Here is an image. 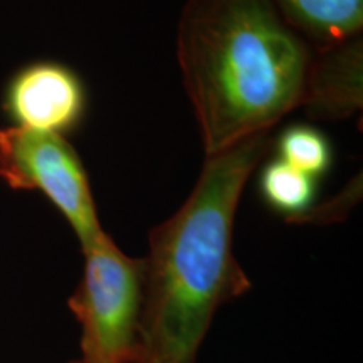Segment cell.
I'll list each match as a JSON object with an SVG mask.
<instances>
[{
	"label": "cell",
	"mask_w": 363,
	"mask_h": 363,
	"mask_svg": "<svg viewBox=\"0 0 363 363\" xmlns=\"http://www.w3.org/2000/svg\"><path fill=\"white\" fill-rule=\"evenodd\" d=\"M271 148L264 131L207 155L187 201L152 229L135 363H195L217 310L251 289L234 256V219Z\"/></svg>",
	"instance_id": "1"
},
{
	"label": "cell",
	"mask_w": 363,
	"mask_h": 363,
	"mask_svg": "<svg viewBox=\"0 0 363 363\" xmlns=\"http://www.w3.org/2000/svg\"><path fill=\"white\" fill-rule=\"evenodd\" d=\"M177 54L203 150L214 155L299 108L313 45L271 0H187Z\"/></svg>",
	"instance_id": "2"
},
{
	"label": "cell",
	"mask_w": 363,
	"mask_h": 363,
	"mask_svg": "<svg viewBox=\"0 0 363 363\" xmlns=\"http://www.w3.org/2000/svg\"><path fill=\"white\" fill-rule=\"evenodd\" d=\"M81 251L83 276L67 301L81 325V360L135 363L143 306V257L125 254L106 233Z\"/></svg>",
	"instance_id": "3"
},
{
	"label": "cell",
	"mask_w": 363,
	"mask_h": 363,
	"mask_svg": "<svg viewBox=\"0 0 363 363\" xmlns=\"http://www.w3.org/2000/svg\"><path fill=\"white\" fill-rule=\"evenodd\" d=\"M0 179L13 190L44 194L71 225L81 249L104 233L88 174L65 136L19 126L2 128Z\"/></svg>",
	"instance_id": "4"
},
{
	"label": "cell",
	"mask_w": 363,
	"mask_h": 363,
	"mask_svg": "<svg viewBox=\"0 0 363 363\" xmlns=\"http://www.w3.org/2000/svg\"><path fill=\"white\" fill-rule=\"evenodd\" d=\"M2 110L12 126L65 136L78 128L84 116V86L61 62H33L7 83Z\"/></svg>",
	"instance_id": "5"
},
{
	"label": "cell",
	"mask_w": 363,
	"mask_h": 363,
	"mask_svg": "<svg viewBox=\"0 0 363 363\" xmlns=\"http://www.w3.org/2000/svg\"><path fill=\"white\" fill-rule=\"evenodd\" d=\"M363 39L313 48L299 108L313 120H345L362 110Z\"/></svg>",
	"instance_id": "6"
},
{
	"label": "cell",
	"mask_w": 363,
	"mask_h": 363,
	"mask_svg": "<svg viewBox=\"0 0 363 363\" xmlns=\"http://www.w3.org/2000/svg\"><path fill=\"white\" fill-rule=\"evenodd\" d=\"M271 4L313 48L362 35L363 0H271Z\"/></svg>",
	"instance_id": "7"
},
{
	"label": "cell",
	"mask_w": 363,
	"mask_h": 363,
	"mask_svg": "<svg viewBox=\"0 0 363 363\" xmlns=\"http://www.w3.org/2000/svg\"><path fill=\"white\" fill-rule=\"evenodd\" d=\"M259 192L272 211L284 216L291 224H298L315 207L316 179L274 158L262 167Z\"/></svg>",
	"instance_id": "8"
},
{
	"label": "cell",
	"mask_w": 363,
	"mask_h": 363,
	"mask_svg": "<svg viewBox=\"0 0 363 363\" xmlns=\"http://www.w3.org/2000/svg\"><path fill=\"white\" fill-rule=\"evenodd\" d=\"M278 158L303 174L318 179L330 170L333 152L328 138L310 125H291L276 140Z\"/></svg>",
	"instance_id": "9"
},
{
	"label": "cell",
	"mask_w": 363,
	"mask_h": 363,
	"mask_svg": "<svg viewBox=\"0 0 363 363\" xmlns=\"http://www.w3.org/2000/svg\"><path fill=\"white\" fill-rule=\"evenodd\" d=\"M362 195L360 175L358 180L350 182L345 192L338 194L331 199V202H325L321 206L313 207L308 214L298 220V224H330V222H340L350 214V211L357 206Z\"/></svg>",
	"instance_id": "10"
},
{
	"label": "cell",
	"mask_w": 363,
	"mask_h": 363,
	"mask_svg": "<svg viewBox=\"0 0 363 363\" xmlns=\"http://www.w3.org/2000/svg\"><path fill=\"white\" fill-rule=\"evenodd\" d=\"M69 363H86V362H83V360H72V362H69Z\"/></svg>",
	"instance_id": "11"
}]
</instances>
